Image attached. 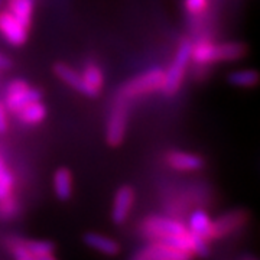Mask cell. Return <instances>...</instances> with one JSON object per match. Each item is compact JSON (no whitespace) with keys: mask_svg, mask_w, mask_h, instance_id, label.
Listing matches in <instances>:
<instances>
[{"mask_svg":"<svg viewBox=\"0 0 260 260\" xmlns=\"http://www.w3.org/2000/svg\"><path fill=\"white\" fill-rule=\"evenodd\" d=\"M246 55H247V47L243 42L214 44L210 39H201L192 44V51H191V59L198 65L237 61Z\"/></svg>","mask_w":260,"mask_h":260,"instance_id":"6da1fadb","label":"cell"},{"mask_svg":"<svg viewBox=\"0 0 260 260\" xmlns=\"http://www.w3.org/2000/svg\"><path fill=\"white\" fill-rule=\"evenodd\" d=\"M165 81V71L162 68H150L143 74L138 75L121 85L119 99L129 102L132 99H138L145 94L155 93L162 90Z\"/></svg>","mask_w":260,"mask_h":260,"instance_id":"7a4b0ae2","label":"cell"},{"mask_svg":"<svg viewBox=\"0 0 260 260\" xmlns=\"http://www.w3.org/2000/svg\"><path fill=\"white\" fill-rule=\"evenodd\" d=\"M191 51H192V42L188 39L182 41L175 54V58L172 59V64L165 71V81L160 91H164L167 95H174L179 91L188 64L191 61Z\"/></svg>","mask_w":260,"mask_h":260,"instance_id":"3957f363","label":"cell"},{"mask_svg":"<svg viewBox=\"0 0 260 260\" xmlns=\"http://www.w3.org/2000/svg\"><path fill=\"white\" fill-rule=\"evenodd\" d=\"M41 97H42L41 91L29 87V84L25 80H12L6 87V97L3 103L8 112L16 114L25 106L34 102H39Z\"/></svg>","mask_w":260,"mask_h":260,"instance_id":"277c9868","label":"cell"},{"mask_svg":"<svg viewBox=\"0 0 260 260\" xmlns=\"http://www.w3.org/2000/svg\"><path fill=\"white\" fill-rule=\"evenodd\" d=\"M142 230L150 240H160L167 236H184L189 232L188 227L181 221L159 215L148 217L142 224Z\"/></svg>","mask_w":260,"mask_h":260,"instance_id":"5b68a950","label":"cell"},{"mask_svg":"<svg viewBox=\"0 0 260 260\" xmlns=\"http://www.w3.org/2000/svg\"><path fill=\"white\" fill-rule=\"evenodd\" d=\"M127 117H129L127 102L117 99L110 110L107 127H106V139L110 146H119L124 139V133L127 127Z\"/></svg>","mask_w":260,"mask_h":260,"instance_id":"8992f818","label":"cell"},{"mask_svg":"<svg viewBox=\"0 0 260 260\" xmlns=\"http://www.w3.org/2000/svg\"><path fill=\"white\" fill-rule=\"evenodd\" d=\"M250 220V213L246 208H233L227 213L221 214L213 221L211 227V240L223 239L234 233L237 229L243 227Z\"/></svg>","mask_w":260,"mask_h":260,"instance_id":"52a82bcc","label":"cell"},{"mask_svg":"<svg viewBox=\"0 0 260 260\" xmlns=\"http://www.w3.org/2000/svg\"><path fill=\"white\" fill-rule=\"evenodd\" d=\"M133 257L138 260H186L192 256L171 244L152 240L149 246L133 254Z\"/></svg>","mask_w":260,"mask_h":260,"instance_id":"ba28073f","label":"cell"},{"mask_svg":"<svg viewBox=\"0 0 260 260\" xmlns=\"http://www.w3.org/2000/svg\"><path fill=\"white\" fill-rule=\"evenodd\" d=\"M0 35L10 45L20 47L28 39V28L23 23H20L8 9L0 10Z\"/></svg>","mask_w":260,"mask_h":260,"instance_id":"9c48e42d","label":"cell"},{"mask_svg":"<svg viewBox=\"0 0 260 260\" xmlns=\"http://www.w3.org/2000/svg\"><path fill=\"white\" fill-rule=\"evenodd\" d=\"M54 71H55V74L58 75L59 80H62L65 84H68L71 88H74L75 91H78V93L83 94V95L95 97V95H99V93H100V91H97L95 88H93L90 84L84 80L81 73L75 71L74 68H71L70 65L59 62V64H56L54 67Z\"/></svg>","mask_w":260,"mask_h":260,"instance_id":"30bf717a","label":"cell"},{"mask_svg":"<svg viewBox=\"0 0 260 260\" xmlns=\"http://www.w3.org/2000/svg\"><path fill=\"white\" fill-rule=\"evenodd\" d=\"M135 203V189L130 185H123L114 195L112 208V220L116 224L124 223L129 217L130 210Z\"/></svg>","mask_w":260,"mask_h":260,"instance_id":"8fae6325","label":"cell"},{"mask_svg":"<svg viewBox=\"0 0 260 260\" xmlns=\"http://www.w3.org/2000/svg\"><path fill=\"white\" fill-rule=\"evenodd\" d=\"M167 164L175 171L181 172H194L204 167V159L195 153L172 150L167 155Z\"/></svg>","mask_w":260,"mask_h":260,"instance_id":"7c38bea8","label":"cell"},{"mask_svg":"<svg viewBox=\"0 0 260 260\" xmlns=\"http://www.w3.org/2000/svg\"><path fill=\"white\" fill-rule=\"evenodd\" d=\"M211 227H213V221L204 210H197L191 214L189 223H188V230L191 233H194L208 242L211 240Z\"/></svg>","mask_w":260,"mask_h":260,"instance_id":"4fadbf2b","label":"cell"},{"mask_svg":"<svg viewBox=\"0 0 260 260\" xmlns=\"http://www.w3.org/2000/svg\"><path fill=\"white\" fill-rule=\"evenodd\" d=\"M84 242L87 243L91 249L100 251L103 254L107 256H116L120 251V246L117 242H114L113 239H109L103 234H97V233H87L84 236Z\"/></svg>","mask_w":260,"mask_h":260,"instance_id":"5bb4252c","label":"cell"},{"mask_svg":"<svg viewBox=\"0 0 260 260\" xmlns=\"http://www.w3.org/2000/svg\"><path fill=\"white\" fill-rule=\"evenodd\" d=\"M227 81L239 88H254L260 84V73L251 68L236 70L229 74Z\"/></svg>","mask_w":260,"mask_h":260,"instance_id":"9a60e30c","label":"cell"},{"mask_svg":"<svg viewBox=\"0 0 260 260\" xmlns=\"http://www.w3.org/2000/svg\"><path fill=\"white\" fill-rule=\"evenodd\" d=\"M20 123L26 124V126H37L39 123L45 120L47 117V107L39 102H34L25 106L22 110L16 113Z\"/></svg>","mask_w":260,"mask_h":260,"instance_id":"2e32d148","label":"cell"},{"mask_svg":"<svg viewBox=\"0 0 260 260\" xmlns=\"http://www.w3.org/2000/svg\"><path fill=\"white\" fill-rule=\"evenodd\" d=\"M54 191H55L56 197L62 201H67L71 198V195H73V175L67 168H59L55 171V174H54Z\"/></svg>","mask_w":260,"mask_h":260,"instance_id":"e0dca14e","label":"cell"},{"mask_svg":"<svg viewBox=\"0 0 260 260\" xmlns=\"http://www.w3.org/2000/svg\"><path fill=\"white\" fill-rule=\"evenodd\" d=\"M8 10L26 28L30 26L32 13H34V0H8Z\"/></svg>","mask_w":260,"mask_h":260,"instance_id":"ac0fdd59","label":"cell"},{"mask_svg":"<svg viewBox=\"0 0 260 260\" xmlns=\"http://www.w3.org/2000/svg\"><path fill=\"white\" fill-rule=\"evenodd\" d=\"M23 247L29 251L32 260H54V244L49 242H23Z\"/></svg>","mask_w":260,"mask_h":260,"instance_id":"d6986e66","label":"cell"},{"mask_svg":"<svg viewBox=\"0 0 260 260\" xmlns=\"http://www.w3.org/2000/svg\"><path fill=\"white\" fill-rule=\"evenodd\" d=\"M81 75L93 88H95L97 91H102V87L104 84V75H103L102 68L99 65L94 64V62H88L84 67Z\"/></svg>","mask_w":260,"mask_h":260,"instance_id":"ffe728a7","label":"cell"},{"mask_svg":"<svg viewBox=\"0 0 260 260\" xmlns=\"http://www.w3.org/2000/svg\"><path fill=\"white\" fill-rule=\"evenodd\" d=\"M13 188H15V178L5 165L3 158L0 156V200L12 195Z\"/></svg>","mask_w":260,"mask_h":260,"instance_id":"44dd1931","label":"cell"},{"mask_svg":"<svg viewBox=\"0 0 260 260\" xmlns=\"http://www.w3.org/2000/svg\"><path fill=\"white\" fill-rule=\"evenodd\" d=\"M191 253L192 256H200V257L210 256V247L207 244V240L194 233H191Z\"/></svg>","mask_w":260,"mask_h":260,"instance_id":"7402d4cb","label":"cell"},{"mask_svg":"<svg viewBox=\"0 0 260 260\" xmlns=\"http://www.w3.org/2000/svg\"><path fill=\"white\" fill-rule=\"evenodd\" d=\"M16 211H18V205H16V201L12 195L0 200V215H2V218H12L16 214Z\"/></svg>","mask_w":260,"mask_h":260,"instance_id":"603a6c76","label":"cell"},{"mask_svg":"<svg viewBox=\"0 0 260 260\" xmlns=\"http://www.w3.org/2000/svg\"><path fill=\"white\" fill-rule=\"evenodd\" d=\"M184 5H185V9L189 15L200 16L208 8V0H185Z\"/></svg>","mask_w":260,"mask_h":260,"instance_id":"cb8c5ba5","label":"cell"},{"mask_svg":"<svg viewBox=\"0 0 260 260\" xmlns=\"http://www.w3.org/2000/svg\"><path fill=\"white\" fill-rule=\"evenodd\" d=\"M12 254H13V257H15V259H18V260H32L30 254H29V251L23 247V244H22V243H18V244L12 246Z\"/></svg>","mask_w":260,"mask_h":260,"instance_id":"d4e9b609","label":"cell"},{"mask_svg":"<svg viewBox=\"0 0 260 260\" xmlns=\"http://www.w3.org/2000/svg\"><path fill=\"white\" fill-rule=\"evenodd\" d=\"M8 109L5 106V103L0 102V135L5 133L9 127V121H8Z\"/></svg>","mask_w":260,"mask_h":260,"instance_id":"484cf974","label":"cell"},{"mask_svg":"<svg viewBox=\"0 0 260 260\" xmlns=\"http://www.w3.org/2000/svg\"><path fill=\"white\" fill-rule=\"evenodd\" d=\"M12 67V61L6 55L0 54V71H6Z\"/></svg>","mask_w":260,"mask_h":260,"instance_id":"4316f807","label":"cell"},{"mask_svg":"<svg viewBox=\"0 0 260 260\" xmlns=\"http://www.w3.org/2000/svg\"><path fill=\"white\" fill-rule=\"evenodd\" d=\"M240 259H257V256H254V254H243V256H240Z\"/></svg>","mask_w":260,"mask_h":260,"instance_id":"83f0119b","label":"cell"},{"mask_svg":"<svg viewBox=\"0 0 260 260\" xmlns=\"http://www.w3.org/2000/svg\"><path fill=\"white\" fill-rule=\"evenodd\" d=\"M2 5H3V0H0V8H2Z\"/></svg>","mask_w":260,"mask_h":260,"instance_id":"f1b7e54d","label":"cell"}]
</instances>
